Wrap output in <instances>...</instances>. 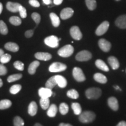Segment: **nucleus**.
<instances>
[{"mask_svg": "<svg viewBox=\"0 0 126 126\" xmlns=\"http://www.w3.org/2000/svg\"><path fill=\"white\" fill-rule=\"evenodd\" d=\"M96 115L93 111H85L79 114V120L83 123H89L95 119Z\"/></svg>", "mask_w": 126, "mask_h": 126, "instance_id": "1", "label": "nucleus"}, {"mask_svg": "<svg viewBox=\"0 0 126 126\" xmlns=\"http://www.w3.org/2000/svg\"><path fill=\"white\" fill-rule=\"evenodd\" d=\"M102 94V91L98 88H91L85 91V95L89 99H98Z\"/></svg>", "mask_w": 126, "mask_h": 126, "instance_id": "2", "label": "nucleus"}, {"mask_svg": "<svg viewBox=\"0 0 126 126\" xmlns=\"http://www.w3.org/2000/svg\"><path fill=\"white\" fill-rule=\"evenodd\" d=\"M74 48L72 46L67 45L61 47L58 51V54L62 57H68L73 54Z\"/></svg>", "mask_w": 126, "mask_h": 126, "instance_id": "3", "label": "nucleus"}, {"mask_svg": "<svg viewBox=\"0 0 126 126\" xmlns=\"http://www.w3.org/2000/svg\"><path fill=\"white\" fill-rule=\"evenodd\" d=\"M59 39L57 36L51 35L46 37L45 39V43L51 48H56L59 46Z\"/></svg>", "mask_w": 126, "mask_h": 126, "instance_id": "4", "label": "nucleus"}, {"mask_svg": "<svg viewBox=\"0 0 126 126\" xmlns=\"http://www.w3.org/2000/svg\"><path fill=\"white\" fill-rule=\"evenodd\" d=\"M66 69L67 65L65 64L59 62H55L50 65L48 70L51 72H59L64 71Z\"/></svg>", "mask_w": 126, "mask_h": 126, "instance_id": "5", "label": "nucleus"}, {"mask_svg": "<svg viewBox=\"0 0 126 126\" xmlns=\"http://www.w3.org/2000/svg\"><path fill=\"white\" fill-rule=\"evenodd\" d=\"M92 55L87 50H82L76 55L75 59L78 61H86L92 59Z\"/></svg>", "mask_w": 126, "mask_h": 126, "instance_id": "6", "label": "nucleus"}, {"mask_svg": "<svg viewBox=\"0 0 126 126\" xmlns=\"http://www.w3.org/2000/svg\"><path fill=\"white\" fill-rule=\"evenodd\" d=\"M72 75L77 81L83 82L86 79L84 74L80 68L75 67L72 70Z\"/></svg>", "mask_w": 126, "mask_h": 126, "instance_id": "7", "label": "nucleus"}, {"mask_svg": "<svg viewBox=\"0 0 126 126\" xmlns=\"http://www.w3.org/2000/svg\"><path fill=\"white\" fill-rule=\"evenodd\" d=\"M109 27V22L108 21H104L100 24L96 30L95 33L97 36L103 35L108 31Z\"/></svg>", "mask_w": 126, "mask_h": 126, "instance_id": "8", "label": "nucleus"}, {"mask_svg": "<svg viewBox=\"0 0 126 126\" xmlns=\"http://www.w3.org/2000/svg\"><path fill=\"white\" fill-rule=\"evenodd\" d=\"M70 34L71 37L74 39L76 40H80L82 37V34L79 28L77 26H74L71 27L70 31Z\"/></svg>", "mask_w": 126, "mask_h": 126, "instance_id": "9", "label": "nucleus"}, {"mask_svg": "<svg viewBox=\"0 0 126 126\" xmlns=\"http://www.w3.org/2000/svg\"><path fill=\"white\" fill-rule=\"evenodd\" d=\"M98 45L102 51L104 52H108L111 48V43L105 39H101L99 40Z\"/></svg>", "mask_w": 126, "mask_h": 126, "instance_id": "10", "label": "nucleus"}, {"mask_svg": "<svg viewBox=\"0 0 126 126\" xmlns=\"http://www.w3.org/2000/svg\"><path fill=\"white\" fill-rule=\"evenodd\" d=\"M39 95L40 98H49L53 95V92L51 89L47 88H41L39 89Z\"/></svg>", "mask_w": 126, "mask_h": 126, "instance_id": "11", "label": "nucleus"}, {"mask_svg": "<svg viewBox=\"0 0 126 126\" xmlns=\"http://www.w3.org/2000/svg\"><path fill=\"white\" fill-rule=\"evenodd\" d=\"M74 14V10L71 8H65L60 12V17L63 20H66L70 18Z\"/></svg>", "mask_w": 126, "mask_h": 126, "instance_id": "12", "label": "nucleus"}, {"mask_svg": "<svg viewBox=\"0 0 126 126\" xmlns=\"http://www.w3.org/2000/svg\"><path fill=\"white\" fill-rule=\"evenodd\" d=\"M34 57L36 59L42 61H48L52 58L51 54L45 52H37L34 54Z\"/></svg>", "mask_w": 126, "mask_h": 126, "instance_id": "13", "label": "nucleus"}, {"mask_svg": "<svg viewBox=\"0 0 126 126\" xmlns=\"http://www.w3.org/2000/svg\"><path fill=\"white\" fill-rule=\"evenodd\" d=\"M115 24L120 29H126V15H122L116 19Z\"/></svg>", "mask_w": 126, "mask_h": 126, "instance_id": "14", "label": "nucleus"}, {"mask_svg": "<svg viewBox=\"0 0 126 126\" xmlns=\"http://www.w3.org/2000/svg\"><path fill=\"white\" fill-rule=\"evenodd\" d=\"M108 103L109 106L114 111H117L119 109V103L117 99L115 97H110L108 99Z\"/></svg>", "mask_w": 126, "mask_h": 126, "instance_id": "15", "label": "nucleus"}, {"mask_svg": "<svg viewBox=\"0 0 126 126\" xmlns=\"http://www.w3.org/2000/svg\"><path fill=\"white\" fill-rule=\"evenodd\" d=\"M21 5L18 2H8L6 5L7 9L9 11L12 12H18L19 11V8Z\"/></svg>", "mask_w": 126, "mask_h": 126, "instance_id": "16", "label": "nucleus"}, {"mask_svg": "<svg viewBox=\"0 0 126 126\" xmlns=\"http://www.w3.org/2000/svg\"><path fill=\"white\" fill-rule=\"evenodd\" d=\"M55 79H56L57 85L60 88H64L66 87L67 85V79L64 77L59 75H55Z\"/></svg>", "mask_w": 126, "mask_h": 126, "instance_id": "17", "label": "nucleus"}, {"mask_svg": "<svg viewBox=\"0 0 126 126\" xmlns=\"http://www.w3.org/2000/svg\"><path fill=\"white\" fill-rule=\"evenodd\" d=\"M108 63L113 70H117L119 68L120 64L117 59L114 56H110L108 59Z\"/></svg>", "mask_w": 126, "mask_h": 126, "instance_id": "18", "label": "nucleus"}, {"mask_svg": "<svg viewBox=\"0 0 126 126\" xmlns=\"http://www.w3.org/2000/svg\"><path fill=\"white\" fill-rule=\"evenodd\" d=\"M4 47L5 49L12 52H17L19 50V46L14 42H8L5 45Z\"/></svg>", "mask_w": 126, "mask_h": 126, "instance_id": "19", "label": "nucleus"}, {"mask_svg": "<svg viewBox=\"0 0 126 126\" xmlns=\"http://www.w3.org/2000/svg\"><path fill=\"white\" fill-rule=\"evenodd\" d=\"M37 112V105L35 102L33 101L30 103L28 106V113L30 116H34Z\"/></svg>", "mask_w": 126, "mask_h": 126, "instance_id": "20", "label": "nucleus"}, {"mask_svg": "<svg viewBox=\"0 0 126 126\" xmlns=\"http://www.w3.org/2000/svg\"><path fill=\"white\" fill-rule=\"evenodd\" d=\"M57 107L55 104H52V105H50L47 111V116L50 117H55L56 116L57 113Z\"/></svg>", "mask_w": 126, "mask_h": 126, "instance_id": "21", "label": "nucleus"}, {"mask_svg": "<svg viewBox=\"0 0 126 126\" xmlns=\"http://www.w3.org/2000/svg\"><path fill=\"white\" fill-rule=\"evenodd\" d=\"M40 65V62L38 61H34L31 63L28 68V72L31 75H33L36 73V69Z\"/></svg>", "mask_w": 126, "mask_h": 126, "instance_id": "22", "label": "nucleus"}, {"mask_svg": "<svg viewBox=\"0 0 126 126\" xmlns=\"http://www.w3.org/2000/svg\"><path fill=\"white\" fill-rule=\"evenodd\" d=\"M50 18L51 19L53 26L56 28L59 27L60 24V20L59 17L55 13L51 12L50 14Z\"/></svg>", "mask_w": 126, "mask_h": 126, "instance_id": "23", "label": "nucleus"}, {"mask_svg": "<svg viewBox=\"0 0 126 126\" xmlns=\"http://www.w3.org/2000/svg\"><path fill=\"white\" fill-rule=\"evenodd\" d=\"M95 65L96 66L97 68H98L99 69L103 71L107 72L109 71V68L108 67V65H106V64L103 60H97L95 61Z\"/></svg>", "mask_w": 126, "mask_h": 126, "instance_id": "24", "label": "nucleus"}, {"mask_svg": "<svg viewBox=\"0 0 126 126\" xmlns=\"http://www.w3.org/2000/svg\"><path fill=\"white\" fill-rule=\"evenodd\" d=\"M94 78L96 81L100 83H106L108 81L106 76L100 73H96L94 75Z\"/></svg>", "mask_w": 126, "mask_h": 126, "instance_id": "25", "label": "nucleus"}, {"mask_svg": "<svg viewBox=\"0 0 126 126\" xmlns=\"http://www.w3.org/2000/svg\"><path fill=\"white\" fill-rule=\"evenodd\" d=\"M12 102L8 99H3L0 101V110L8 109L11 106Z\"/></svg>", "mask_w": 126, "mask_h": 126, "instance_id": "26", "label": "nucleus"}, {"mask_svg": "<svg viewBox=\"0 0 126 126\" xmlns=\"http://www.w3.org/2000/svg\"><path fill=\"white\" fill-rule=\"evenodd\" d=\"M57 85V82L55 79V76L51 77L47 80L46 83V87L50 89H52Z\"/></svg>", "mask_w": 126, "mask_h": 126, "instance_id": "27", "label": "nucleus"}, {"mask_svg": "<svg viewBox=\"0 0 126 126\" xmlns=\"http://www.w3.org/2000/svg\"><path fill=\"white\" fill-rule=\"evenodd\" d=\"M40 105L43 110L48 109L50 106V100L48 98H41L40 100Z\"/></svg>", "mask_w": 126, "mask_h": 126, "instance_id": "28", "label": "nucleus"}, {"mask_svg": "<svg viewBox=\"0 0 126 126\" xmlns=\"http://www.w3.org/2000/svg\"><path fill=\"white\" fill-rule=\"evenodd\" d=\"M71 108L75 114L79 115L82 113V108L79 103H72L71 105Z\"/></svg>", "mask_w": 126, "mask_h": 126, "instance_id": "29", "label": "nucleus"}, {"mask_svg": "<svg viewBox=\"0 0 126 126\" xmlns=\"http://www.w3.org/2000/svg\"><path fill=\"white\" fill-rule=\"evenodd\" d=\"M85 3L89 10L93 11L96 8L97 4L96 0H85Z\"/></svg>", "mask_w": 126, "mask_h": 126, "instance_id": "30", "label": "nucleus"}, {"mask_svg": "<svg viewBox=\"0 0 126 126\" xmlns=\"http://www.w3.org/2000/svg\"><path fill=\"white\" fill-rule=\"evenodd\" d=\"M69 110V107L65 103H61L59 106V111L61 114L65 115Z\"/></svg>", "mask_w": 126, "mask_h": 126, "instance_id": "31", "label": "nucleus"}, {"mask_svg": "<svg viewBox=\"0 0 126 126\" xmlns=\"http://www.w3.org/2000/svg\"><path fill=\"white\" fill-rule=\"evenodd\" d=\"M9 22L11 23L12 25H14V26H19L22 23L21 19L18 16H15L11 17L9 18Z\"/></svg>", "mask_w": 126, "mask_h": 126, "instance_id": "32", "label": "nucleus"}, {"mask_svg": "<svg viewBox=\"0 0 126 126\" xmlns=\"http://www.w3.org/2000/svg\"><path fill=\"white\" fill-rule=\"evenodd\" d=\"M8 33L7 26L3 20H0V33L3 35H6Z\"/></svg>", "mask_w": 126, "mask_h": 126, "instance_id": "33", "label": "nucleus"}, {"mask_svg": "<svg viewBox=\"0 0 126 126\" xmlns=\"http://www.w3.org/2000/svg\"><path fill=\"white\" fill-rule=\"evenodd\" d=\"M67 95L70 98L76 99L79 97V94L75 89H71L69 90L67 93Z\"/></svg>", "mask_w": 126, "mask_h": 126, "instance_id": "34", "label": "nucleus"}, {"mask_svg": "<svg viewBox=\"0 0 126 126\" xmlns=\"http://www.w3.org/2000/svg\"><path fill=\"white\" fill-rule=\"evenodd\" d=\"M22 86L19 84H16L12 85L9 89V92L11 94H15L19 92V91L21 90Z\"/></svg>", "mask_w": 126, "mask_h": 126, "instance_id": "35", "label": "nucleus"}, {"mask_svg": "<svg viewBox=\"0 0 126 126\" xmlns=\"http://www.w3.org/2000/svg\"><path fill=\"white\" fill-rule=\"evenodd\" d=\"M22 77V75L21 74H16L11 75L8 77L7 79V81L8 82H13L17 80L20 79Z\"/></svg>", "mask_w": 126, "mask_h": 126, "instance_id": "36", "label": "nucleus"}, {"mask_svg": "<svg viewBox=\"0 0 126 126\" xmlns=\"http://www.w3.org/2000/svg\"><path fill=\"white\" fill-rule=\"evenodd\" d=\"M11 59V56L9 54H3L0 57V62L2 64L8 63Z\"/></svg>", "mask_w": 126, "mask_h": 126, "instance_id": "37", "label": "nucleus"}, {"mask_svg": "<svg viewBox=\"0 0 126 126\" xmlns=\"http://www.w3.org/2000/svg\"><path fill=\"white\" fill-rule=\"evenodd\" d=\"M14 126H24V121L19 116H16L14 119Z\"/></svg>", "mask_w": 126, "mask_h": 126, "instance_id": "38", "label": "nucleus"}, {"mask_svg": "<svg viewBox=\"0 0 126 126\" xmlns=\"http://www.w3.org/2000/svg\"><path fill=\"white\" fill-rule=\"evenodd\" d=\"M31 17L32 18V19L35 22L36 25H38L41 20V16L40 14L37 13V12H33V13L31 15Z\"/></svg>", "mask_w": 126, "mask_h": 126, "instance_id": "39", "label": "nucleus"}, {"mask_svg": "<svg viewBox=\"0 0 126 126\" xmlns=\"http://www.w3.org/2000/svg\"><path fill=\"white\" fill-rule=\"evenodd\" d=\"M14 66L16 69L19 71H23L24 70V64L20 61H16L14 62Z\"/></svg>", "mask_w": 126, "mask_h": 126, "instance_id": "40", "label": "nucleus"}, {"mask_svg": "<svg viewBox=\"0 0 126 126\" xmlns=\"http://www.w3.org/2000/svg\"><path fill=\"white\" fill-rule=\"evenodd\" d=\"M19 12L20 14V16L22 18H25L27 16V12L26 9L22 5H20L19 8Z\"/></svg>", "mask_w": 126, "mask_h": 126, "instance_id": "41", "label": "nucleus"}, {"mask_svg": "<svg viewBox=\"0 0 126 126\" xmlns=\"http://www.w3.org/2000/svg\"><path fill=\"white\" fill-rule=\"evenodd\" d=\"M7 69L3 64H0V75H4L7 74Z\"/></svg>", "mask_w": 126, "mask_h": 126, "instance_id": "42", "label": "nucleus"}, {"mask_svg": "<svg viewBox=\"0 0 126 126\" xmlns=\"http://www.w3.org/2000/svg\"><path fill=\"white\" fill-rule=\"evenodd\" d=\"M29 3L33 7H40V3L37 0H29Z\"/></svg>", "mask_w": 126, "mask_h": 126, "instance_id": "43", "label": "nucleus"}, {"mask_svg": "<svg viewBox=\"0 0 126 126\" xmlns=\"http://www.w3.org/2000/svg\"><path fill=\"white\" fill-rule=\"evenodd\" d=\"M34 34V31L33 30H28V31H26V32L25 33V37H27V38H31L33 36Z\"/></svg>", "mask_w": 126, "mask_h": 126, "instance_id": "44", "label": "nucleus"}, {"mask_svg": "<svg viewBox=\"0 0 126 126\" xmlns=\"http://www.w3.org/2000/svg\"><path fill=\"white\" fill-rule=\"evenodd\" d=\"M63 0H53V2L56 5H59L63 2Z\"/></svg>", "mask_w": 126, "mask_h": 126, "instance_id": "45", "label": "nucleus"}, {"mask_svg": "<svg viewBox=\"0 0 126 126\" xmlns=\"http://www.w3.org/2000/svg\"><path fill=\"white\" fill-rule=\"evenodd\" d=\"M43 1V3L46 5H50L51 4L52 1L51 0H42Z\"/></svg>", "mask_w": 126, "mask_h": 126, "instance_id": "46", "label": "nucleus"}, {"mask_svg": "<svg viewBox=\"0 0 126 126\" xmlns=\"http://www.w3.org/2000/svg\"><path fill=\"white\" fill-rule=\"evenodd\" d=\"M116 126H126V122L122 121V122H119V124H118Z\"/></svg>", "mask_w": 126, "mask_h": 126, "instance_id": "47", "label": "nucleus"}, {"mask_svg": "<svg viewBox=\"0 0 126 126\" xmlns=\"http://www.w3.org/2000/svg\"><path fill=\"white\" fill-rule=\"evenodd\" d=\"M59 126H72L70 124H67V123H61L59 124Z\"/></svg>", "mask_w": 126, "mask_h": 126, "instance_id": "48", "label": "nucleus"}, {"mask_svg": "<svg viewBox=\"0 0 126 126\" xmlns=\"http://www.w3.org/2000/svg\"><path fill=\"white\" fill-rule=\"evenodd\" d=\"M2 9H3V5H2V3L0 2V15H1V13H2Z\"/></svg>", "mask_w": 126, "mask_h": 126, "instance_id": "49", "label": "nucleus"}, {"mask_svg": "<svg viewBox=\"0 0 126 126\" xmlns=\"http://www.w3.org/2000/svg\"><path fill=\"white\" fill-rule=\"evenodd\" d=\"M3 54H4V51H3V50L1 49V48H0V57H1V56H2Z\"/></svg>", "mask_w": 126, "mask_h": 126, "instance_id": "50", "label": "nucleus"}, {"mask_svg": "<svg viewBox=\"0 0 126 126\" xmlns=\"http://www.w3.org/2000/svg\"><path fill=\"white\" fill-rule=\"evenodd\" d=\"M114 88H115V89H116V90H120V91H121L120 88H119V86H117V85H116V86H114Z\"/></svg>", "mask_w": 126, "mask_h": 126, "instance_id": "51", "label": "nucleus"}, {"mask_svg": "<svg viewBox=\"0 0 126 126\" xmlns=\"http://www.w3.org/2000/svg\"><path fill=\"white\" fill-rule=\"evenodd\" d=\"M3 85V82H2V79H1V78H0V88L2 87Z\"/></svg>", "mask_w": 126, "mask_h": 126, "instance_id": "52", "label": "nucleus"}, {"mask_svg": "<svg viewBox=\"0 0 126 126\" xmlns=\"http://www.w3.org/2000/svg\"><path fill=\"white\" fill-rule=\"evenodd\" d=\"M34 126H43L42 125V124H40V123H36L34 124Z\"/></svg>", "mask_w": 126, "mask_h": 126, "instance_id": "53", "label": "nucleus"}, {"mask_svg": "<svg viewBox=\"0 0 126 126\" xmlns=\"http://www.w3.org/2000/svg\"><path fill=\"white\" fill-rule=\"evenodd\" d=\"M116 1H120V0H116Z\"/></svg>", "mask_w": 126, "mask_h": 126, "instance_id": "54", "label": "nucleus"}]
</instances>
